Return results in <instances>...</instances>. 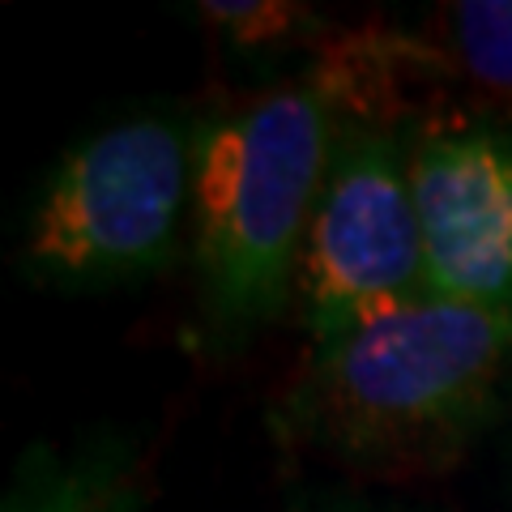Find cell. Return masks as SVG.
<instances>
[{"mask_svg":"<svg viewBox=\"0 0 512 512\" xmlns=\"http://www.w3.org/2000/svg\"><path fill=\"white\" fill-rule=\"evenodd\" d=\"M508 367L512 312L427 291L316 346L295 423L346 457L423 461L461 444Z\"/></svg>","mask_w":512,"mask_h":512,"instance_id":"6da1fadb","label":"cell"},{"mask_svg":"<svg viewBox=\"0 0 512 512\" xmlns=\"http://www.w3.org/2000/svg\"><path fill=\"white\" fill-rule=\"evenodd\" d=\"M333 128L312 86H278L197 133V265L222 325L261 320L286 299L329 175Z\"/></svg>","mask_w":512,"mask_h":512,"instance_id":"7a4b0ae2","label":"cell"},{"mask_svg":"<svg viewBox=\"0 0 512 512\" xmlns=\"http://www.w3.org/2000/svg\"><path fill=\"white\" fill-rule=\"evenodd\" d=\"M197 180V133L141 116L82 141L47 184L30 256L52 274L116 278L171 252Z\"/></svg>","mask_w":512,"mask_h":512,"instance_id":"3957f363","label":"cell"},{"mask_svg":"<svg viewBox=\"0 0 512 512\" xmlns=\"http://www.w3.org/2000/svg\"><path fill=\"white\" fill-rule=\"evenodd\" d=\"M295 286L312 346L338 342L350 329L431 291L410 154L393 133H338Z\"/></svg>","mask_w":512,"mask_h":512,"instance_id":"277c9868","label":"cell"},{"mask_svg":"<svg viewBox=\"0 0 512 512\" xmlns=\"http://www.w3.org/2000/svg\"><path fill=\"white\" fill-rule=\"evenodd\" d=\"M406 154L427 286L512 312V128L436 120L414 133Z\"/></svg>","mask_w":512,"mask_h":512,"instance_id":"5b68a950","label":"cell"},{"mask_svg":"<svg viewBox=\"0 0 512 512\" xmlns=\"http://www.w3.org/2000/svg\"><path fill=\"white\" fill-rule=\"evenodd\" d=\"M461 82L512 99V0H466L444 18L436 43Z\"/></svg>","mask_w":512,"mask_h":512,"instance_id":"8992f818","label":"cell"},{"mask_svg":"<svg viewBox=\"0 0 512 512\" xmlns=\"http://www.w3.org/2000/svg\"><path fill=\"white\" fill-rule=\"evenodd\" d=\"M128 491L111 470L73 466L52 470L35 491H13L5 512H124Z\"/></svg>","mask_w":512,"mask_h":512,"instance_id":"52a82bcc","label":"cell"},{"mask_svg":"<svg viewBox=\"0 0 512 512\" xmlns=\"http://www.w3.org/2000/svg\"><path fill=\"white\" fill-rule=\"evenodd\" d=\"M201 13L244 47L286 39L303 22V9L286 0H214V5H201Z\"/></svg>","mask_w":512,"mask_h":512,"instance_id":"ba28073f","label":"cell"}]
</instances>
